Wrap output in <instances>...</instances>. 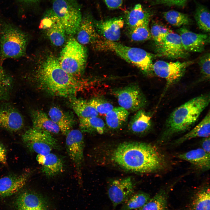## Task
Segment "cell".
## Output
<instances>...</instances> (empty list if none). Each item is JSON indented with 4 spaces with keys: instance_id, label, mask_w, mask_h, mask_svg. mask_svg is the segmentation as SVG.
Wrapping results in <instances>:
<instances>
[{
    "instance_id": "6da1fadb",
    "label": "cell",
    "mask_w": 210,
    "mask_h": 210,
    "mask_svg": "<svg viewBox=\"0 0 210 210\" xmlns=\"http://www.w3.org/2000/svg\"><path fill=\"white\" fill-rule=\"evenodd\" d=\"M113 159L125 169L146 173L157 171L163 168V155L154 145L141 142H128L119 145L114 150Z\"/></svg>"
},
{
    "instance_id": "7a4b0ae2",
    "label": "cell",
    "mask_w": 210,
    "mask_h": 210,
    "mask_svg": "<svg viewBox=\"0 0 210 210\" xmlns=\"http://www.w3.org/2000/svg\"><path fill=\"white\" fill-rule=\"evenodd\" d=\"M32 75L38 88L54 95L71 98L82 89L80 81L64 71L53 56L39 64Z\"/></svg>"
},
{
    "instance_id": "3957f363",
    "label": "cell",
    "mask_w": 210,
    "mask_h": 210,
    "mask_svg": "<svg viewBox=\"0 0 210 210\" xmlns=\"http://www.w3.org/2000/svg\"><path fill=\"white\" fill-rule=\"evenodd\" d=\"M210 101L209 94H202L176 108L166 120L160 140L165 141L175 134L190 130L208 106Z\"/></svg>"
},
{
    "instance_id": "277c9868",
    "label": "cell",
    "mask_w": 210,
    "mask_h": 210,
    "mask_svg": "<svg viewBox=\"0 0 210 210\" xmlns=\"http://www.w3.org/2000/svg\"><path fill=\"white\" fill-rule=\"evenodd\" d=\"M94 46L97 49L114 52L126 62L137 67L147 76L154 74L153 61L158 56L157 55L151 53L141 48L128 46L105 39H100Z\"/></svg>"
},
{
    "instance_id": "5b68a950",
    "label": "cell",
    "mask_w": 210,
    "mask_h": 210,
    "mask_svg": "<svg viewBox=\"0 0 210 210\" xmlns=\"http://www.w3.org/2000/svg\"><path fill=\"white\" fill-rule=\"evenodd\" d=\"M28 35L14 25L0 20V55L2 60L17 58L26 54Z\"/></svg>"
},
{
    "instance_id": "8992f818",
    "label": "cell",
    "mask_w": 210,
    "mask_h": 210,
    "mask_svg": "<svg viewBox=\"0 0 210 210\" xmlns=\"http://www.w3.org/2000/svg\"><path fill=\"white\" fill-rule=\"evenodd\" d=\"M45 13L58 20L70 35L76 33L82 18L81 7L76 0H53Z\"/></svg>"
},
{
    "instance_id": "52a82bcc",
    "label": "cell",
    "mask_w": 210,
    "mask_h": 210,
    "mask_svg": "<svg viewBox=\"0 0 210 210\" xmlns=\"http://www.w3.org/2000/svg\"><path fill=\"white\" fill-rule=\"evenodd\" d=\"M86 49L74 38H70L62 50L58 61L62 68L74 76L80 74L87 59Z\"/></svg>"
},
{
    "instance_id": "ba28073f",
    "label": "cell",
    "mask_w": 210,
    "mask_h": 210,
    "mask_svg": "<svg viewBox=\"0 0 210 210\" xmlns=\"http://www.w3.org/2000/svg\"><path fill=\"white\" fill-rule=\"evenodd\" d=\"M22 141L31 151L43 155L53 149L60 148L58 142L50 133L33 128L27 130L22 135Z\"/></svg>"
},
{
    "instance_id": "9c48e42d",
    "label": "cell",
    "mask_w": 210,
    "mask_h": 210,
    "mask_svg": "<svg viewBox=\"0 0 210 210\" xmlns=\"http://www.w3.org/2000/svg\"><path fill=\"white\" fill-rule=\"evenodd\" d=\"M193 63L192 61L168 62L158 60L153 64V74L165 79V92L169 87L180 80L184 75L187 68Z\"/></svg>"
},
{
    "instance_id": "30bf717a",
    "label": "cell",
    "mask_w": 210,
    "mask_h": 210,
    "mask_svg": "<svg viewBox=\"0 0 210 210\" xmlns=\"http://www.w3.org/2000/svg\"><path fill=\"white\" fill-rule=\"evenodd\" d=\"M112 92L120 106L128 111H137L146 105V99L137 85L132 84L114 89Z\"/></svg>"
},
{
    "instance_id": "8fae6325",
    "label": "cell",
    "mask_w": 210,
    "mask_h": 210,
    "mask_svg": "<svg viewBox=\"0 0 210 210\" xmlns=\"http://www.w3.org/2000/svg\"><path fill=\"white\" fill-rule=\"evenodd\" d=\"M155 46L156 55L158 56L176 59L189 56V52L184 49L179 35L173 32L167 34Z\"/></svg>"
},
{
    "instance_id": "7c38bea8",
    "label": "cell",
    "mask_w": 210,
    "mask_h": 210,
    "mask_svg": "<svg viewBox=\"0 0 210 210\" xmlns=\"http://www.w3.org/2000/svg\"><path fill=\"white\" fill-rule=\"evenodd\" d=\"M66 136V150L75 166L79 179H80L84 146L83 134L79 130H71Z\"/></svg>"
},
{
    "instance_id": "4fadbf2b",
    "label": "cell",
    "mask_w": 210,
    "mask_h": 210,
    "mask_svg": "<svg viewBox=\"0 0 210 210\" xmlns=\"http://www.w3.org/2000/svg\"><path fill=\"white\" fill-rule=\"evenodd\" d=\"M134 190V184L130 177L113 181L108 187V194L113 207L126 201L132 195Z\"/></svg>"
},
{
    "instance_id": "5bb4252c",
    "label": "cell",
    "mask_w": 210,
    "mask_h": 210,
    "mask_svg": "<svg viewBox=\"0 0 210 210\" xmlns=\"http://www.w3.org/2000/svg\"><path fill=\"white\" fill-rule=\"evenodd\" d=\"M49 205L44 196L29 190L20 192L15 201L16 210H48Z\"/></svg>"
},
{
    "instance_id": "9a60e30c",
    "label": "cell",
    "mask_w": 210,
    "mask_h": 210,
    "mask_svg": "<svg viewBox=\"0 0 210 210\" xmlns=\"http://www.w3.org/2000/svg\"><path fill=\"white\" fill-rule=\"evenodd\" d=\"M177 30L184 49L188 52H201L210 42L209 36L207 34L195 33L185 27Z\"/></svg>"
},
{
    "instance_id": "2e32d148",
    "label": "cell",
    "mask_w": 210,
    "mask_h": 210,
    "mask_svg": "<svg viewBox=\"0 0 210 210\" xmlns=\"http://www.w3.org/2000/svg\"><path fill=\"white\" fill-rule=\"evenodd\" d=\"M23 117L16 108L9 104L0 106V127L11 132H17L24 125Z\"/></svg>"
},
{
    "instance_id": "e0dca14e",
    "label": "cell",
    "mask_w": 210,
    "mask_h": 210,
    "mask_svg": "<svg viewBox=\"0 0 210 210\" xmlns=\"http://www.w3.org/2000/svg\"><path fill=\"white\" fill-rule=\"evenodd\" d=\"M30 175V172L20 174H11L0 178V197H5L19 191L26 184Z\"/></svg>"
},
{
    "instance_id": "ac0fdd59",
    "label": "cell",
    "mask_w": 210,
    "mask_h": 210,
    "mask_svg": "<svg viewBox=\"0 0 210 210\" xmlns=\"http://www.w3.org/2000/svg\"><path fill=\"white\" fill-rule=\"evenodd\" d=\"M40 26L47 30L48 36L55 46H60L64 43L66 32L62 24L55 18L45 13Z\"/></svg>"
},
{
    "instance_id": "d6986e66",
    "label": "cell",
    "mask_w": 210,
    "mask_h": 210,
    "mask_svg": "<svg viewBox=\"0 0 210 210\" xmlns=\"http://www.w3.org/2000/svg\"><path fill=\"white\" fill-rule=\"evenodd\" d=\"M93 22L97 33L105 39L115 42L119 40L121 30L124 24L123 19L116 18L97 22L93 21Z\"/></svg>"
},
{
    "instance_id": "ffe728a7",
    "label": "cell",
    "mask_w": 210,
    "mask_h": 210,
    "mask_svg": "<svg viewBox=\"0 0 210 210\" xmlns=\"http://www.w3.org/2000/svg\"><path fill=\"white\" fill-rule=\"evenodd\" d=\"M76 33L77 41L82 45H94L101 39L94 27L93 21L88 15L82 17Z\"/></svg>"
},
{
    "instance_id": "44dd1931",
    "label": "cell",
    "mask_w": 210,
    "mask_h": 210,
    "mask_svg": "<svg viewBox=\"0 0 210 210\" xmlns=\"http://www.w3.org/2000/svg\"><path fill=\"white\" fill-rule=\"evenodd\" d=\"M37 159L42 166V172L47 177L54 176L63 171V161L55 154L50 153L45 155H38Z\"/></svg>"
},
{
    "instance_id": "7402d4cb",
    "label": "cell",
    "mask_w": 210,
    "mask_h": 210,
    "mask_svg": "<svg viewBox=\"0 0 210 210\" xmlns=\"http://www.w3.org/2000/svg\"><path fill=\"white\" fill-rule=\"evenodd\" d=\"M33 128L51 134H58L60 132L58 126L43 111L34 110L30 112Z\"/></svg>"
},
{
    "instance_id": "603a6c76",
    "label": "cell",
    "mask_w": 210,
    "mask_h": 210,
    "mask_svg": "<svg viewBox=\"0 0 210 210\" xmlns=\"http://www.w3.org/2000/svg\"><path fill=\"white\" fill-rule=\"evenodd\" d=\"M152 116L143 109H140L133 116L129 125V129L133 133L142 134L151 128Z\"/></svg>"
},
{
    "instance_id": "cb8c5ba5",
    "label": "cell",
    "mask_w": 210,
    "mask_h": 210,
    "mask_svg": "<svg viewBox=\"0 0 210 210\" xmlns=\"http://www.w3.org/2000/svg\"><path fill=\"white\" fill-rule=\"evenodd\" d=\"M181 159L188 162L201 169L208 170L210 167V155L202 148L191 150L177 156Z\"/></svg>"
},
{
    "instance_id": "d4e9b609",
    "label": "cell",
    "mask_w": 210,
    "mask_h": 210,
    "mask_svg": "<svg viewBox=\"0 0 210 210\" xmlns=\"http://www.w3.org/2000/svg\"><path fill=\"white\" fill-rule=\"evenodd\" d=\"M210 114L209 111L203 119L187 133L177 139L175 144L178 145L192 139L210 136Z\"/></svg>"
},
{
    "instance_id": "484cf974",
    "label": "cell",
    "mask_w": 210,
    "mask_h": 210,
    "mask_svg": "<svg viewBox=\"0 0 210 210\" xmlns=\"http://www.w3.org/2000/svg\"><path fill=\"white\" fill-rule=\"evenodd\" d=\"M50 118L59 127L60 132L66 136L71 130L73 120L69 116L56 106L51 108L48 112Z\"/></svg>"
},
{
    "instance_id": "4316f807",
    "label": "cell",
    "mask_w": 210,
    "mask_h": 210,
    "mask_svg": "<svg viewBox=\"0 0 210 210\" xmlns=\"http://www.w3.org/2000/svg\"><path fill=\"white\" fill-rule=\"evenodd\" d=\"M129 115L128 111L121 107L114 108L106 115V124L111 129H118L127 121Z\"/></svg>"
},
{
    "instance_id": "83f0119b",
    "label": "cell",
    "mask_w": 210,
    "mask_h": 210,
    "mask_svg": "<svg viewBox=\"0 0 210 210\" xmlns=\"http://www.w3.org/2000/svg\"><path fill=\"white\" fill-rule=\"evenodd\" d=\"M70 98L71 107L79 118L97 117L98 115V113L88 101L74 97Z\"/></svg>"
},
{
    "instance_id": "f1b7e54d",
    "label": "cell",
    "mask_w": 210,
    "mask_h": 210,
    "mask_svg": "<svg viewBox=\"0 0 210 210\" xmlns=\"http://www.w3.org/2000/svg\"><path fill=\"white\" fill-rule=\"evenodd\" d=\"M150 15L140 4L136 5L126 14L127 24L130 29L139 26L150 20Z\"/></svg>"
},
{
    "instance_id": "f546056e",
    "label": "cell",
    "mask_w": 210,
    "mask_h": 210,
    "mask_svg": "<svg viewBox=\"0 0 210 210\" xmlns=\"http://www.w3.org/2000/svg\"><path fill=\"white\" fill-rule=\"evenodd\" d=\"M79 125L81 131L95 132L101 134L105 132L106 126L104 121L97 117L79 118Z\"/></svg>"
},
{
    "instance_id": "4dcf8cb0",
    "label": "cell",
    "mask_w": 210,
    "mask_h": 210,
    "mask_svg": "<svg viewBox=\"0 0 210 210\" xmlns=\"http://www.w3.org/2000/svg\"><path fill=\"white\" fill-rule=\"evenodd\" d=\"M167 195L161 190L141 208L135 210H167Z\"/></svg>"
},
{
    "instance_id": "1f68e13d",
    "label": "cell",
    "mask_w": 210,
    "mask_h": 210,
    "mask_svg": "<svg viewBox=\"0 0 210 210\" xmlns=\"http://www.w3.org/2000/svg\"><path fill=\"white\" fill-rule=\"evenodd\" d=\"M210 191L209 187L199 191L194 196L190 210H210Z\"/></svg>"
},
{
    "instance_id": "d6a6232c",
    "label": "cell",
    "mask_w": 210,
    "mask_h": 210,
    "mask_svg": "<svg viewBox=\"0 0 210 210\" xmlns=\"http://www.w3.org/2000/svg\"><path fill=\"white\" fill-rule=\"evenodd\" d=\"M150 198L148 193L139 192L132 195L123 204L121 210H135L143 206Z\"/></svg>"
},
{
    "instance_id": "836d02e7",
    "label": "cell",
    "mask_w": 210,
    "mask_h": 210,
    "mask_svg": "<svg viewBox=\"0 0 210 210\" xmlns=\"http://www.w3.org/2000/svg\"><path fill=\"white\" fill-rule=\"evenodd\" d=\"M13 85L12 77L3 68L0 62V102L8 97Z\"/></svg>"
},
{
    "instance_id": "e575fe53",
    "label": "cell",
    "mask_w": 210,
    "mask_h": 210,
    "mask_svg": "<svg viewBox=\"0 0 210 210\" xmlns=\"http://www.w3.org/2000/svg\"><path fill=\"white\" fill-rule=\"evenodd\" d=\"M163 16L169 23L174 27H180L188 25L191 22L187 14L175 10L164 12L163 13Z\"/></svg>"
},
{
    "instance_id": "d590c367",
    "label": "cell",
    "mask_w": 210,
    "mask_h": 210,
    "mask_svg": "<svg viewBox=\"0 0 210 210\" xmlns=\"http://www.w3.org/2000/svg\"><path fill=\"white\" fill-rule=\"evenodd\" d=\"M194 18L199 28L203 31L210 32V15L209 10L205 6L198 5L196 8Z\"/></svg>"
},
{
    "instance_id": "8d00e7d4",
    "label": "cell",
    "mask_w": 210,
    "mask_h": 210,
    "mask_svg": "<svg viewBox=\"0 0 210 210\" xmlns=\"http://www.w3.org/2000/svg\"><path fill=\"white\" fill-rule=\"evenodd\" d=\"M150 20H148L139 26L130 29L129 35L132 40L141 42L151 38L149 26Z\"/></svg>"
},
{
    "instance_id": "74e56055",
    "label": "cell",
    "mask_w": 210,
    "mask_h": 210,
    "mask_svg": "<svg viewBox=\"0 0 210 210\" xmlns=\"http://www.w3.org/2000/svg\"><path fill=\"white\" fill-rule=\"evenodd\" d=\"M150 31L155 45L159 43L167 34L173 32L164 24L156 22L153 23Z\"/></svg>"
},
{
    "instance_id": "f35d334b",
    "label": "cell",
    "mask_w": 210,
    "mask_h": 210,
    "mask_svg": "<svg viewBox=\"0 0 210 210\" xmlns=\"http://www.w3.org/2000/svg\"><path fill=\"white\" fill-rule=\"evenodd\" d=\"M88 102L100 114L106 115L114 108L111 104L101 97L94 98Z\"/></svg>"
},
{
    "instance_id": "ab89813d",
    "label": "cell",
    "mask_w": 210,
    "mask_h": 210,
    "mask_svg": "<svg viewBox=\"0 0 210 210\" xmlns=\"http://www.w3.org/2000/svg\"><path fill=\"white\" fill-rule=\"evenodd\" d=\"M210 53L207 52L202 55L198 60L201 73L205 79L210 78Z\"/></svg>"
},
{
    "instance_id": "60d3db41",
    "label": "cell",
    "mask_w": 210,
    "mask_h": 210,
    "mask_svg": "<svg viewBox=\"0 0 210 210\" xmlns=\"http://www.w3.org/2000/svg\"><path fill=\"white\" fill-rule=\"evenodd\" d=\"M191 0H160V2L168 6H182Z\"/></svg>"
},
{
    "instance_id": "b9f144b4",
    "label": "cell",
    "mask_w": 210,
    "mask_h": 210,
    "mask_svg": "<svg viewBox=\"0 0 210 210\" xmlns=\"http://www.w3.org/2000/svg\"><path fill=\"white\" fill-rule=\"evenodd\" d=\"M107 6L109 8L115 9L120 7L123 0H103Z\"/></svg>"
},
{
    "instance_id": "7bdbcfd3",
    "label": "cell",
    "mask_w": 210,
    "mask_h": 210,
    "mask_svg": "<svg viewBox=\"0 0 210 210\" xmlns=\"http://www.w3.org/2000/svg\"><path fill=\"white\" fill-rule=\"evenodd\" d=\"M7 151L4 145L0 142V162L7 164Z\"/></svg>"
},
{
    "instance_id": "ee69618b",
    "label": "cell",
    "mask_w": 210,
    "mask_h": 210,
    "mask_svg": "<svg viewBox=\"0 0 210 210\" xmlns=\"http://www.w3.org/2000/svg\"><path fill=\"white\" fill-rule=\"evenodd\" d=\"M202 148L205 152L210 154V136L203 138L202 141Z\"/></svg>"
},
{
    "instance_id": "f6af8a7d",
    "label": "cell",
    "mask_w": 210,
    "mask_h": 210,
    "mask_svg": "<svg viewBox=\"0 0 210 210\" xmlns=\"http://www.w3.org/2000/svg\"><path fill=\"white\" fill-rule=\"evenodd\" d=\"M21 1L27 3H32L37 1L39 0H19Z\"/></svg>"
}]
</instances>
